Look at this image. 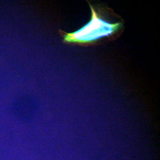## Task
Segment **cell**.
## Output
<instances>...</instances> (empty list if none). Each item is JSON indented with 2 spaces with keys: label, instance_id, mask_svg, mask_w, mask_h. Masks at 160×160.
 <instances>
[{
  "label": "cell",
  "instance_id": "6da1fadb",
  "mask_svg": "<svg viewBox=\"0 0 160 160\" xmlns=\"http://www.w3.org/2000/svg\"><path fill=\"white\" fill-rule=\"evenodd\" d=\"M90 20L80 29L67 33L59 30L62 41L66 43L90 45L104 38H110L118 33L123 26V22L113 23L106 18L103 14L94 8L90 2Z\"/></svg>",
  "mask_w": 160,
  "mask_h": 160
}]
</instances>
